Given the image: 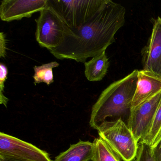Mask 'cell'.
Masks as SVG:
<instances>
[{
    "label": "cell",
    "instance_id": "obj_1",
    "mask_svg": "<svg viewBox=\"0 0 161 161\" xmlns=\"http://www.w3.org/2000/svg\"><path fill=\"white\" fill-rule=\"evenodd\" d=\"M126 12L120 3L105 0L97 12L80 28H65L61 43L50 52L57 59L85 63L86 59L105 52L115 42L116 33L125 24Z\"/></svg>",
    "mask_w": 161,
    "mask_h": 161
},
{
    "label": "cell",
    "instance_id": "obj_2",
    "mask_svg": "<svg viewBox=\"0 0 161 161\" xmlns=\"http://www.w3.org/2000/svg\"><path fill=\"white\" fill-rule=\"evenodd\" d=\"M138 71L133 70L124 78L112 83L102 92L91 110L89 121L91 128L97 130L109 118L121 119L128 125Z\"/></svg>",
    "mask_w": 161,
    "mask_h": 161
},
{
    "label": "cell",
    "instance_id": "obj_3",
    "mask_svg": "<svg viewBox=\"0 0 161 161\" xmlns=\"http://www.w3.org/2000/svg\"><path fill=\"white\" fill-rule=\"evenodd\" d=\"M105 0H47V8L53 12L67 29H78L101 8Z\"/></svg>",
    "mask_w": 161,
    "mask_h": 161
},
{
    "label": "cell",
    "instance_id": "obj_4",
    "mask_svg": "<svg viewBox=\"0 0 161 161\" xmlns=\"http://www.w3.org/2000/svg\"><path fill=\"white\" fill-rule=\"evenodd\" d=\"M103 139L123 161H133L138 150L136 140L128 125L121 119L104 121L97 129Z\"/></svg>",
    "mask_w": 161,
    "mask_h": 161
},
{
    "label": "cell",
    "instance_id": "obj_5",
    "mask_svg": "<svg viewBox=\"0 0 161 161\" xmlns=\"http://www.w3.org/2000/svg\"><path fill=\"white\" fill-rule=\"evenodd\" d=\"M35 21L36 37L40 47L49 51L57 47L64 34V24L63 21L47 7L40 12V16Z\"/></svg>",
    "mask_w": 161,
    "mask_h": 161
},
{
    "label": "cell",
    "instance_id": "obj_6",
    "mask_svg": "<svg viewBox=\"0 0 161 161\" xmlns=\"http://www.w3.org/2000/svg\"><path fill=\"white\" fill-rule=\"evenodd\" d=\"M0 155L23 161H53L47 152L3 132L0 133Z\"/></svg>",
    "mask_w": 161,
    "mask_h": 161
},
{
    "label": "cell",
    "instance_id": "obj_7",
    "mask_svg": "<svg viewBox=\"0 0 161 161\" xmlns=\"http://www.w3.org/2000/svg\"><path fill=\"white\" fill-rule=\"evenodd\" d=\"M151 34L141 51L144 71L161 80V18L151 19Z\"/></svg>",
    "mask_w": 161,
    "mask_h": 161
},
{
    "label": "cell",
    "instance_id": "obj_8",
    "mask_svg": "<svg viewBox=\"0 0 161 161\" xmlns=\"http://www.w3.org/2000/svg\"><path fill=\"white\" fill-rule=\"evenodd\" d=\"M161 100V92L131 110L128 126L139 142L146 135Z\"/></svg>",
    "mask_w": 161,
    "mask_h": 161
},
{
    "label": "cell",
    "instance_id": "obj_9",
    "mask_svg": "<svg viewBox=\"0 0 161 161\" xmlns=\"http://www.w3.org/2000/svg\"><path fill=\"white\" fill-rule=\"evenodd\" d=\"M0 17L7 22L31 18L47 7V0H3L1 2Z\"/></svg>",
    "mask_w": 161,
    "mask_h": 161
},
{
    "label": "cell",
    "instance_id": "obj_10",
    "mask_svg": "<svg viewBox=\"0 0 161 161\" xmlns=\"http://www.w3.org/2000/svg\"><path fill=\"white\" fill-rule=\"evenodd\" d=\"M161 92V80L138 70L136 89L132 102L131 110Z\"/></svg>",
    "mask_w": 161,
    "mask_h": 161
},
{
    "label": "cell",
    "instance_id": "obj_11",
    "mask_svg": "<svg viewBox=\"0 0 161 161\" xmlns=\"http://www.w3.org/2000/svg\"><path fill=\"white\" fill-rule=\"evenodd\" d=\"M93 142L80 140L70 145L68 149L61 153L53 161H92Z\"/></svg>",
    "mask_w": 161,
    "mask_h": 161
},
{
    "label": "cell",
    "instance_id": "obj_12",
    "mask_svg": "<svg viewBox=\"0 0 161 161\" xmlns=\"http://www.w3.org/2000/svg\"><path fill=\"white\" fill-rule=\"evenodd\" d=\"M109 66V59L103 52L85 63L86 77L90 81L102 80L106 76Z\"/></svg>",
    "mask_w": 161,
    "mask_h": 161
},
{
    "label": "cell",
    "instance_id": "obj_13",
    "mask_svg": "<svg viewBox=\"0 0 161 161\" xmlns=\"http://www.w3.org/2000/svg\"><path fill=\"white\" fill-rule=\"evenodd\" d=\"M93 144L92 161H121L118 154L101 137L95 139Z\"/></svg>",
    "mask_w": 161,
    "mask_h": 161
},
{
    "label": "cell",
    "instance_id": "obj_14",
    "mask_svg": "<svg viewBox=\"0 0 161 161\" xmlns=\"http://www.w3.org/2000/svg\"><path fill=\"white\" fill-rule=\"evenodd\" d=\"M161 139V100L147 132L139 141V144H146L153 148Z\"/></svg>",
    "mask_w": 161,
    "mask_h": 161
},
{
    "label": "cell",
    "instance_id": "obj_15",
    "mask_svg": "<svg viewBox=\"0 0 161 161\" xmlns=\"http://www.w3.org/2000/svg\"><path fill=\"white\" fill-rule=\"evenodd\" d=\"M59 65V63L52 62L39 66H35L34 67V74L33 77L35 85L43 82L49 86L53 83L54 82L53 69L54 68L58 67Z\"/></svg>",
    "mask_w": 161,
    "mask_h": 161
},
{
    "label": "cell",
    "instance_id": "obj_16",
    "mask_svg": "<svg viewBox=\"0 0 161 161\" xmlns=\"http://www.w3.org/2000/svg\"><path fill=\"white\" fill-rule=\"evenodd\" d=\"M134 161H155L152 152V148L146 144H140Z\"/></svg>",
    "mask_w": 161,
    "mask_h": 161
},
{
    "label": "cell",
    "instance_id": "obj_17",
    "mask_svg": "<svg viewBox=\"0 0 161 161\" xmlns=\"http://www.w3.org/2000/svg\"><path fill=\"white\" fill-rule=\"evenodd\" d=\"M8 69L6 65L3 63L0 64V96L3 95L4 92V83L8 78Z\"/></svg>",
    "mask_w": 161,
    "mask_h": 161
},
{
    "label": "cell",
    "instance_id": "obj_18",
    "mask_svg": "<svg viewBox=\"0 0 161 161\" xmlns=\"http://www.w3.org/2000/svg\"><path fill=\"white\" fill-rule=\"evenodd\" d=\"M6 40L4 33H0V56L5 58L6 54Z\"/></svg>",
    "mask_w": 161,
    "mask_h": 161
},
{
    "label": "cell",
    "instance_id": "obj_19",
    "mask_svg": "<svg viewBox=\"0 0 161 161\" xmlns=\"http://www.w3.org/2000/svg\"><path fill=\"white\" fill-rule=\"evenodd\" d=\"M152 152L155 161H161V139L155 147L152 148Z\"/></svg>",
    "mask_w": 161,
    "mask_h": 161
},
{
    "label": "cell",
    "instance_id": "obj_20",
    "mask_svg": "<svg viewBox=\"0 0 161 161\" xmlns=\"http://www.w3.org/2000/svg\"><path fill=\"white\" fill-rule=\"evenodd\" d=\"M0 161H23L0 155Z\"/></svg>",
    "mask_w": 161,
    "mask_h": 161
}]
</instances>
